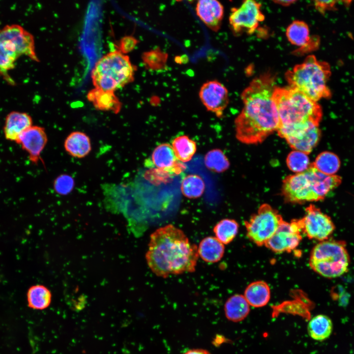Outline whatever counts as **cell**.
<instances>
[{
    "label": "cell",
    "mask_w": 354,
    "mask_h": 354,
    "mask_svg": "<svg viewBox=\"0 0 354 354\" xmlns=\"http://www.w3.org/2000/svg\"><path fill=\"white\" fill-rule=\"evenodd\" d=\"M274 76L266 73L254 79L241 93L243 107L235 120L236 137L246 144L264 141L279 126L272 99Z\"/></svg>",
    "instance_id": "1"
},
{
    "label": "cell",
    "mask_w": 354,
    "mask_h": 354,
    "mask_svg": "<svg viewBox=\"0 0 354 354\" xmlns=\"http://www.w3.org/2000/svg\"><path fill=\"white\" fill-rule=\"evenodd\" d=\"M199 256L197 246L181 230L170 224L150 235L146 259L154 274L165 278L194 272Z\"/></svg>",
    "instance_id": "2"
},
{
    "label": "cell",
    "mask_w": 354,
    "mask_h": 354,
    "mask_svg": "<svg viewBox=\"0 0 354 354\" xmlns=\"http://www.w3.org/2000/svg\"><path fill=\"white\" fill-rule=\"evenodd\" d=\"M341 182L340 177L325 175L312 164L305 171L287 177L283 181L282 193L285 200L291 203L317 202L324 200Z\"/></svg>",
    "instance_id": "3"
},
{
    "label": "cell",
    "mask_w": 354,
    "mask_h": 354,
    "mask_svg": "<svg viewBox=\"0 0 354 354\" xmlns=\"http://www.w3.org/2000/svg\"><path fill=\"white\" fill-rule=\"evenodd\" d=\"M272 99L279 118L278 129L308 122L319 125L323 114L321 107L301 92L290 87H276Z\"/></svg>",
    "instance_id": "4"
},
{
    "label": "cell",
    "mask_w": 354,
    "mask_h": 354,
    "mask_svg": "<svg viewBox=\"0 0 354 354\" xmlns=\"http://www.w3.org/2000/svg\"><path fill=\"white\" fill-rule=\"evenodd\" d=\"M331 75L330 65L317 60L314 55L307 56L304 61L285 73L289 87L295 89L317 102L331 95L327 85Z\"/></svg>",
    "instance_id": "5"
},
{
    "label": "cell",
    "mask_w": 354,
    "mask_h": 354,
    "mask_svg": "<svg viewBox=\"0 0 354 354\" xmlns=\"http://www.w3.org/2000/svg\"><path fill=\"white\" fill-rule=\"evenodd\" d=\"M33 35L18 24L7 25L0 30V76L9 84L15 85L9 72L22 56L38 62Z\"/></svg>",
    "instance_id": "6"
},
{
    "label": "cell",
    "mask_w": 354,
    "mask_h": 354,
    "mask_svg": "<svg viewBox=\"0 0 354 354\" xmlns=\"http://www.w3.org/2000/svg\"><path fill=\"white\" fill-rule=\"evenodd\" d=\"M135 71L129 57L115 50L96 62L91 77L94 88L115 92L134 80Z\"/></svg>",
    "instance_id": "7"
},
{
    "label": "cell",
    "mask_w": 354,
    "mask_h": 354,
    "mask_svg": "<svg viewBox=\"0 0 354 354\" xmlns=\"http://www.w3.org/2000/svg\"><path fill=\"white\" fill-rule=\"evenodd\" d=\"M350 262L345 241L330 239L316 244L309 260L313 270L327 278H336L346 273Z\"/></svg>",
    "instance_id": "8"
},
{
    "label": "cell",
    "mask_w": 354,
    "mask_h": 354,
    "mask_svg": "<svg viewBox=\"0 0 354 354\" xmlns=\"http://www.w3.org/2000/svg\"><path fill=\"white\" fill-rule=\"evenodd\" d=\"M283 221L276 209L268 204H262L244 222L247 236L258 246L265 245Z\"/></svg>",
    "instance_id": "9"
},
{
    "label": "cell",
    "mask_w": 354,
    "mask_h": 354,
    "mask_svg": "<svg viewBox=\"0 0 354 354\" xmlns=\"http://www.w3.org/2000/svg\"><path fill=\"white\" fill-rule=\"evenodd\" d=\"M298 221L301 232L307 237L320 242L329 239L335 229L331 218L313 205L306 208L304 216Z\"/></svg>",
    "instance_id": "10"
},
{
    "label": "cell",
    "mask_w": 354,
    "mask_h": 354,
    "mask_svg": "<svg viewBox=\"0 0 354 354\" xmlns=\"http://www.w3.org/2000/svg\"><path fill=\"white\" fill-rule=\"evenodd\" d=\"M261 3L247 0L237 8H233L229 17V23L236 33L245 32L253 33L265 16L261 11Z\"/></svg>",
    "instance_id": "11"
},
{
    "label": "cell",
    "mask_w": 354,
    "mask_h": 354,
    "mask_svg": "<svg viewBox=\"0 0 354 354\" xmlns=\"http://www.w3.org/2000/svg\"><path fill=\"white\" fill-rule=\"evenodd\" d=\"M301 233L298 219L284 220L265 246L276 253L291 252L300 243Z\"/></svg>",
    "instance_id": "12"
},
{
    "label": "cell",
    "mask_w": 354,
    "mask_h": 354,
    "mask_svg": "<svg viewBox=\"0 0 354 354\" xmlns=\"http://www.w3.org/2000/svg\"><path fill=\"white\" fill-rule=\"evenodd\" d=\"M200 98L206 109L221 117L229 102L226 87L216 80L205 83L199 91Z\"/></svg>",
    "instance_id": "13"
},
{
    "label": "cell",
    "mask_w": 354,
    "mask_h": 354,
    "mask_svg": "<svg viewBox=\"0 0 354 354\" xmlns=\"http://www.w3.org/2000/svg\"><path fill=\"white\" fill-rule=\"evenodd\" d=\"M48 142L44 127L32 125L24 132L17 143L28 154L32 163L37 164Z\"/></svg>",
    "instance_id": "14"
},
{
    "label": "cell",
    "mask_w": 354,
    "mask_h": 354,
    "mask_svg": "<svg viewBox=\"0 0 354 354\" xmlns=\"http://www.w3.org/2000/svg\"><path fill=\"white\" fill-rule=\"evenodd\" d=\"M307 24L303 21L295 20L287 28L286 36L289 41L293 45L299 47L297 52L307 53L317 49L320 44L318 36H310Z\"/></svg>",
    "instance_id": "15"
},
{
    "label": "cell",
    "mask_w": 354,
    "mask_h": 354,
    "mask_svg": "<svg viewBox=\"0 0 354 354\" xmlns=\"http://www.w3.org/2000/svg\"><path fill=\"white\" fill-rule=\"evenodd\" d=\"M151 161L157 169L168 173L177 174L185 169L175 155L172 146L162 143L157 146L151 154Z\"/></svg>",
    "instance_id": "16"
},
{
    "label": "cell",
    "mask_w": 354,
    "mask_h": 354,
    "mask_svg": "<svg viewBox=\"0 0 354 354\" xmlns=\"http://www.w3.org/2000/svg\"><path fill=\"white\" fill-rule=\"evenodd\" d=\"M197 16L210 29L217 31L220 28L224 15L222 4L215 0H201L196 7Z\"/></svg>",
    "instance_id": "17"
},
{
    "label": "cell",
    "mask_w": 354,
    "mask_h": 354,
    "mask_svg": "<svg viewBox=\"0 0 354 354\" xmlns=\"http://www.w3.org/2000/svg\"><path fill=\"white\" fill-rule=\"evenodd\" d=\"M31 126L32 119L29 114L12 111L5 117L3 128L4 137L8 141L17 143L22 133Z\"/></svg>",
    "instance_id": "18"
},
{
    "label": "cell",
    "mask_w": 354,
    "mask_h": 354,
    "mask_svg": "<svg viewBox=\"0 0 354 354\" xmlns=\"http://www.w3.org/2000/svg\"><path fill=\"white\" fill-rule=\"evenodd\" d=\"M87 98L94 107L99 111L117 114L121 108V103L114 91L94 88L88 92Z\"/></svg>",
    "instance_id": "19"
},
{
    "label": "cell",
    "mask_w": 354,
    "mask_h": 354,
    "mask_svg": "<svg viewBox=\"0 0 354 354\" xmlns=\"http://www.w3.org/2000/svg\"><path fill=\"white\" fill-rule=\"evenodd\" d=\"M65 151L72 157L82 158L87 156L91 150V141L89 136L81 131L70 133L64 142Z\"/></svg>",
    "instance_id": "20"
},
{
    "label": "cell",
    "mask_w": 354,
    "mask_h": 354,
    "mask_svg": "<svg viewBox=\"0 0 354 354\" xmlns=\"http://www.w3.org/2000/svg\"><path fill=\"white\" fill-rule=\"evenodd\" d=\"M320 136L319 125L313 124L298 136L286 140L290 147L295 150L308 154L318 144Z\"/></svg>",
    "instance_id": "21"
},
{
    "label": "cell",
    "mask_w": 354,
    "mask_h": 354,
    "mask_svg": "<svg viewBox=\"0 0 354 354\" xmlns=\"http://www.w3.org/2000/svg\"><path fill=\"white\" fill-rule=\"evenodd\" d=\"M243 295L250 306L262 307L268 303L270 298V290L266 282L258 280L248 285Z\"/></svg>",
    "instance_id": "22"
},
{
    "label": "cell",
    "mask_w": 354,
    "mask_h": 354,
    "mask_svg": "<svg viewBox=\"0 0 354 354\" xmlns=\"http://www.w3.org/2000/svg\"><path fill=\"white\" fill-rule=\"evenodd\" d=\"M198 251L199 256L203 261L209 263H214L223 258L225 246L216 237L209 236L201 241Z\"/></svg>",
    "instance_id": "23"
},
{
    "label": "cell",
    "mask_w": 354,
    "mask_h": 354,
    "mask_svg": "<svg viewBox=\"0 0 354 354\" xmlns=\"http://www.w3.org/2000/svg\"><path fill=\"white\" fill-rule=\"evenodd\" d=\"M250 312V305L244 295H234L230 296L224 304V312L227 319L233 322L243 320Z\"/></svg>",
    "instance_id": "24"
},
{
    "label": "cell",
    "mask_w": 354,
    "mask_h": 354,
    "mask_svg": "<svg viewBox=\"0 0 354 354\" xmlns=\"http://www.w3.org/2000/svg\"><path fill=\"white\" fill-rule=\"evenodd\" d=\"M26 296L28 307L33 310H44L50 305L52 301L50 290L41 284L30 287L28 290Z\"/></svg>",
    "instance_id": "25"
},
{
    "label": "cell",
    "mask_w": 354,
    "mask_h": 354,
    "mask_svg": "<svg viewBox=\"0 0 354 354\" xmlns=\"http://www.w3.org/2000/svg\"><path fill=\"white\" fill-rule=\"evenodd\" d=\"M333 330V324L330 318L326 315L319 314L310 320L308 326V333L313 339L322 341L328 338Z\"/></svg>",
    "instance_id": "26"
},
{
    "label": "cell",
    "mask_w": 354,
    "mask_h": 354,
    "mask_svg": "<svg viewBox=\"0 0 354 354\" xmlns=\"http://www.w3.org/2000/svg\"><path fill=\"white\" fill-rule=\"evenodd\" d=\"M172 146L179 161L186 162L191 160L197 150L196 142L186 135L174 138Z\"/></svg>",
    "instance_id": "27"
},
{
    "label": "cell",
    "mask_w": 354,
    "mask_h": 354,
    "mask_svg": "<svg viewBox=\"0 0 354 354\" xmlns=\"http://www.w3.org/2000/svg\"><path fill=\"white\" fill-rule=\"evenodd\" d=\"M237 222L232 219L226 218L219 221L213 231L215 237L223 244L231 242L236 236L238 230Z\"/></svg>",
    "instance_id": "28"
},
{
    "label": "cell",
    "mask_w": 354,
    "mask_h": 354,
    "mask_svg": "<svg viewBox=\"0 0 354 354\" xmlns=\"http://www.w3.org/2000/svg\"><path fill=\"white\" fill-rule=\"evenodd\" d=\"M180 189L185 197L190 199H196L200 197L204 193L205 183L200 176L190 174L183 178Z\"/></svg>",
    "instance_id": "29"
},
{
    "label": "cell",
    "mask_w": 354,
    "mask_h": 354,
    "mask_svg": "<svg viewBox=\"0 0 354 354\" xmlns=\"http://www.w3.org/2000/svg\"><path fill=\"white\" fill-rule=\"evenodd\" d=\"M312 164L321 172L327 175L332 176L335 175L338 171L340 161L335 154L329 151H324L318 155Z\"/></svg>",
    "instance_id": "30"
},
{
    "label": "cell",
    "mask_w": 354,
    "mask_h": 354,
    "mask_svg": "<svg viewBox=\"0 0 354 354\" xmlns=\"http://www.w3.org/2000/svg\"><path fill=\"white\" fill-rule=\"evenodd\" d=\"M204 161L207 169L216 173L225 171L230 166L227 157L219 149H212L207 152L205 156Z\"/></svg>",
    "instance_id": "31"
},
{
    "label": "cell",
    "mask_w": 354,
    "mask_h": 354,
    "mask_svg": "<svg viewBox=\"0 0 354 354\" xmlns=\"http://www.w3.org/2000/svg\"><path fill=\"white\" fill-rule=\"evenodd\" d=\"M168 55L159 49L145 52L142 55L143 61L150 69L159 70L165 67Z\"/></svg>",
    "instance_id": "32"
},
{
    "label": "cell",
    "mask_w": 354,
    "mask_h": 354,
    "mask_svg": "<svg viewBox=\"0 0 354 354\" xmlns=\"http://www.w3.org/2000/svg\"><path fill=\"white\" fill-rule=\"evenodd\" d=\"M287 164L296 174L305 171L310 165L307 154L298 150H294L288 154Z\"/></svg>",
    "instance_id": "33"
},
{
    "label": "cell",
    "mask_w": 354,
    "mask_h": 354,
    "mask_svg": "<svg viewBox=\"0 0 354 354\" xmlns=\"http://www.w3.org/2000/svg\"><path fill=\"white\" fill-rule=\"evenodd\" d=\"M75 186V180L68 174H61L57 177L53 183L55 191L60 195H67L70 193Z\"/></svg>",
    "instance_id": "34"
},
{
    "label": "cell",
    "mask_w": 354,
    "mask_h": 354,
    "mask_svg": "<svg viewBox=\"0 0 354 354\" xmlns=\"http://www.w3.org/2000/svg\"><path fill=\"white\" fill-rule=\"evenodd\" d=\"M337 2L335 0H315L314 5L320 13L324 14L326 11L334 9Z\"/></svg>",
    "instance_id": "35"
},
{
    "label": "cell",
    "mask_w": 354,
    "mask_h": 354,
    "mask_svg": "<svg viewBox=\"0 0 354 354\" xmlns=\"http://www.w3.org/2000/svg\"><path fill=\"white\" fill-rule=\"evenodd\" d=\"M137 43V40L132 36L124 37L121 40L119 51L125 54L132 50Z\"/></svg>",
    "instance_id": "36"
},
{
    "label": "cell",
    "mask_w": 354,
    "mask_h": 354,
    "mask_svg": "<svg viewBox=\"0 0 354 354\" xmlns=\"http://www.w3.org/2000/svg\"><path fill=\"white\" fill-rule=\"evenodd\" d=\"M183 354H211L209 352L202 349H193L189 350Z\"/></svg>",
    "instance_id": "37"
},
{
    "label": "cell",
    "mask_w": 354,
    "mask_h": 354,
    "mask_svg": "<svg viewBox=\"0 0 354 354\" xmlns=\"http://www.w3.org/2000/svg\"><path fill=\"white\" fill-rule=\"evenodd\" d=\"M296 1L295 0H274L273 1L274 2H275L276 4L284 6H288L292 4H293L295 3Z\"/></svg>",
    "instance_id": "38"
}]
</instances>
